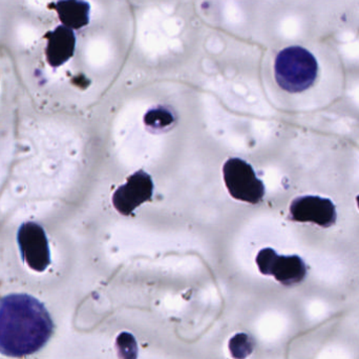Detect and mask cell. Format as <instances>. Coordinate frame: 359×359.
Segmentation results:
<instances>
[{"instance_id":"6da1fadb","label":"cell","mask_w":359,"mask_h":359,"mask_svg":"<svg viewBox=\"0 0 359 359\" xmlns=\"http://www.w3.org/2000/svg\"><path fill=\"white\" fill-rule=\"evenodd\" d=\"M52 332L50 314L37 299L25 294L0 299V353L11 358L35 353Z\"/></svg>"},{"instance_id":"7a4b0ae2","label":"cell","mask_w":359,"mask_h":359,"mask_svg":"<svg viewBox=\"0 0 359 359\" xmlns=\"http://www.w3.org/2000/svg\"><path fill=\"white\" fill-rule=\"evenodd\" d=\"M316 57L301 46H289L278 53L274 63L276 82L283 90L290 93L309 89L318 77Z\"/></svg>"},{"instance_id":"3957f363","label":"cell","mask_w":359,"mask_h":359,"mask_svg":"<svg viewBox=\"0 0 359 359\" xmlns=\"http://www.w3.org/2000/svg\"><path fill=\"white\" fill-rule=\"evenodd\" d=\"M224 181L230 195L241 202L257 204L265 195V185L252 167L240 158H230L223 167Z\"/></svg>"},{"instance_id":"277c9868","label":"cell","mask_w":359,"mask_h":359,"mask_svg":"<svg viewBox=\"0 0 359 359\" xmlns=\"http://www.w3.org/2000/svg\"><path fill=\"white\" fill-rule=\"evenodd\" d=\"M257 267L264 275H273L285 286L299 284L305 278V263L297 255H278L273 249H263L257 256Z\"/></svg>"},{"instance_id":"5b68a950","label":"cell","mask_w":359,"mask_h":359,"mask_svg":"<svg viewBox=\"0 0 359 359\" xmlns=\"http://www.w3.org/2000/svg\"><path fill=\"white\" fill-rule=\"evenodd\" d=\"M151 177L140 170L128 177L126 185H120L113 195V204L122 215H130L139 206L153 197Z\"/></svg>"},{"instance_id":"8992f818","label":"cell","mask_w":359,"mask_h":359,"mask_svg":"<svg viewBox=\"0 0 359 359\" xmlns=\"http://www.w3.org/2000/svg\"><path fill=\"white\" fill-rule=\"evenodd\" d=\"M290 214L293 221L313 223L324 228L331 227L337 221L334 204L320 196H303L293 200Z\"/></svg>"},{"instance_id":"52a82bcc","label":"cell","mask_w":359,"mask_h":359,"mask_svg":"<svg viewBox=\"0 0 359 359\" xmlns=\"http://www.w3.org/2000/svg\"><path fill=\"white\" fill-rule=\"evenodd\" d=\"M19 246L29 267L43 271L50 263V251L43 230L36 223H27L19 230Z\"/></svg>"},{"instance_id":"ba28073f","label":"cell","mask_w":359,"mask_h":359,"mask_svg":"<svg viewBox=\"0 0 359 359\" xmlns=\"http://www.w3.org/2000/svg\"><path fill=\"white\" fill-rule=\"evenodd\" d=\"M74 31L75 30L63 25L48 34L46 56L53 67L63 65L73 56L76 48V35Z\"/></svg>"},{"instance_id":"9c48e42d","label":"cell","mask_w":359,"mask_h":359,"mask_svg":"<svg viewBox=\"0 0 359 359\" xmlns=\"http://www.w3.org/2000/svg\"><path fill=\"white\" fill-rule=\"evenodd\" d=\"M56 11L63 25L80 30L90 22V6L86 0H60Z\"/></svg>"},{"instance_id":"30bf717a","label":"cell","mask_w":359,"mask_h":359,"mask_svg":"<svg viewBox=\"0 0 359 359\" xmlns=\"http://www.w3.org/2000/svg\"><path fill=\"white\" fill-rule=\"evenodd\" d=\"M172 115L165 110H155L145 116V124L156 131H162L172 124Z\"/></svg>"},{"instance_id":"8fae6325","label":"cell","mask_w":359,"mask_h":359,"mask_svg":"<svg viewBox=\"0 0 359 359\" xmlns=\"http://www.w3.org/2000/svg\"><path fill=\"white\" fill-rule=\"evenodd\" d=\"M229 347L231 348L232 355H233L236 351L238 352V353L236 354V358H244V354H243L242 351L243 347L249 348V349L252 350V347H251V344L250 341H249L248 337L244 334L236 335V337H233L231 343H230Z\"/></svg>"},{"instance_id":"7c38bea8","label":"cell","mask_w":359,"mask_h":359,"mask_svg":"<svg viewBox=\"0 0 359 359\" xmlns=\"http://www.w3.org/2000/svg\"><path fill=\"white\" fill-rule=\"evenodd\" d=\"M358 208H359V196H358Z\"/></svg>"}]
</instances>
